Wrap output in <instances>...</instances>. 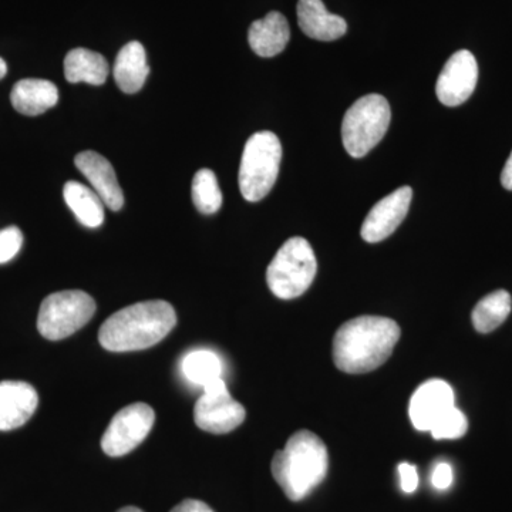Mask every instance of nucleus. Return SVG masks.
<instances>
[{
  "mask_svg": "<svg viewBox=\"0 0 512 512\" xmlns=\"http://www.w3.org/2000/svg\"><path fill=\"white\" fill-rule=\"evenodd\" d=\"M245 416L244 406L232 399L224 379L205 386L204 393L195 403V424L208 433H229L244 423Z\"/></svg>",
  "mask_w": 512,
  "mask_h": 512,
  "instance_id": "nucleus-9",
  "label": "nucleus"
},
{
  "mask_svg": "<svg viewBox=\"0 0 512 512\" xmlns=\"http://www.w3.org/2000/svg\"><path fill=\"white\" fill-rule=\"evenodd\" d=\"M96 312V302L83 291L52 293L42 302L37 330L47 340L69 338L82 329Z\"/></svg>",
  "mask_w": 512,
  "mask_h": 512,
  "instance_id": "nucleus-7",
  "label": "nucleus"
},
{
  "mask_svg": "<svg viewBox=\"0 0 512 512\" xmlns=\"http://www.w3.org/2000/svg\"><path fill=\"white\" fill-rule=\"evenodd\" d=\"M6 73H8V64L0 57V80L6 76Z\"/></svg>",
  "mask_w": 512,
  "mask_h": 512,
  "instance_id": "nucleus-30",
  "label": "nucleus"
},
{
  "mask_svg": "<svg viewBox=\"0 0 512 512\" xmlns=\"http://www.w3.org/2000/svg\"><path fill=\"white\" fill-rule=\"evenodd\" d=\"M392 110L380 94H367L353 103L342 121L343 146L353 158L365 157L389 130Z\"/></svg>",
  "mask_w": 512,
  "mask_h": 512,
  "instance_id": "nucleus-6",
  "label": "nucleus"
},
{
  "mask_svg": "<svg viewBox=\"0 0 512 512\" xmlns=\"http://www.w3.org/2000/svg\"><path fill=\"white\" fill-rule=\"evenodd\" d=\"M67 207L76 215L77 221L87 228L100 227L104 222V202L96 191L79 181H67L63 188Z\"/></svg>",
  "mask_w": 512,
  "mask_h": 512,
  "instance_id": "nucleus-20",
  "label": "nucleus"
},
{
  "mask_svg": "<svg viewBox=\"0 0 512 512\" xmlns=\"http://www.w3.org/2000/svg\"><path fill=\"white\" fill-rule=\"evenodd\" d=\"M453 481L454 473L450 464L446 463V461H440V463L434 466L433 473H431V485H433L436 490H448L451 484H453Z\"/></svg>",
  "mask_w": 512,
  "mask_h": 512,
  "instance_id": "nucleus-26",
  "label": "nucleus"
},
{
  "mask_svg": "<svg viewBox=\"0 0 512 512\" xmlns=\"http://www.w3.org/2000/svg\"><path fill=\"white\" fill-rule=\"evenodd\" d=\"M110 66L104 56L93 50H70L64 59V76L69 83H89L92 86H101L109 77Z\"/></svg>",
  "mask_w": 512,
  "mask_h": 512,
  "instance_id": "nucleus-19",
  "label": "nucleus"
},
{
  "mask_svg": "<svg viewBox=\"0 0 512 512\" xmlns=\"http://www.w3.org/2000/svg\"><path fill=\"white\" fill-rule=\"evenodd\" d=\"M282 146L272 131L249 137L239 165V190L249 202H258L271 192L278 180Z\"/></svg>",
  "mask_w": 512,
  "mask_h": 512,
  "instance_id": "nucleus-4",
  "label": "nucleus"
},
{
  "mask_svg": "<svg viewBox=\"0 0 512 512\" xmlns=\"http://www.w3.org/2000/svg\"><path fill=\"white\" fill-rule=\"evenodd\" d=\"M154 421L156 413L146 403L124 407L111 419L101 439V448L110 457L126 456L147 439Z\"/></svg>",
  "mask_w": 512,
  "mask_h": 512,
  "instance_id": "nucleus-8",
  "label": "nucleus"
},
{
  "mask_svg": "<svg viewBox=\"0 0 512 512\" xmlns=\"http://www.w3.org/2000/svg\"><path fill=\"white\" fill-rule=\"evenodd\" d=\"M177 325V313L165 301L127 306L101 325L100 345L110 352H134L161 342Z\"/></svg>",
  "mask_w": 512,
  "mask_h": 512,
  "instance_id": "nucleus-2",
  "label": "nucleus"
},
{
  "mask_svg": "<svg viewBox=\"0 0 512 512\" xmlns=\"http://www.w3.org/2000/svg\"><path fill=\"white\" fill-rule=\"evenodd\" d=\"M77 170L89 180L93 190L111 211H120L124 205V194L121 190L116 171L110 161L96 151H83L74 158Z\"/></svg>",
  "mask_w": 512,
  "mask_h": 512,
  "instance_id": "nucleus-13",
  "label": "nucleus"
},
{
  "mask_svg": "<svg viewBox=\"0 0 512 512\" xmlns=\"http://www.w3.org/2000/svg\"><path fill=\"white\" fill-rule=\"evenodd\" d=\"M171 512H214L207 504L198 500H185L183 503L175 505Z\"/></svg>",
  "mask_w": 512,
  "mask_h": 512,
  "instance_id": "nucleus-28",
  "label": "nucleus"
},
{
  "mask_svg": "<svg viewBox=\"0 0 512 512\" xmlns=\"http://www.w3.org/2000/svg\"><path fill=\"white\" fill-rule=\"evenodd\" d=\"M23 245V234L18 227H8L0 231V265L12 261Z\"/></svg>",
  "mask_w": 512,
  "mask_h": 512,
  "instance_id": "nucleus-25",
  "label": "nucleus"
},
{
  "mask_svg": "<svg viewBox=\"0 0 512 512\" xmlns=\"http://www.w3.org/2000/svg\"><path fill=\"white\" fill-rule=\"evenodd\" d=\"M12 106L25 116H40L52 109L59 101L56 84L43 79L20 80L10 93Z\"/></svg>",
  "mask_w": 512,
  "mask_h": 512,
  "instance_id": "nucleus-17",
  "label": "nucleus"
},
{
  "mask_svg": "<svg viewBox=\"0 0 512 512\" xmlns=\"http://www.w3.org/2000/svg\"><path fill=\"white\" fill-rule=\"evenodd\" d=\"M328 468V448L309 430L293 434L271 464L272 476L292 501L308 497L325 480Z\"/></svg>",
  "mask_w": 512,
  "mask_h": 512,
  "instance_id": "nucleus-3",
  "label": "nucleus"
},
{
  "mask_svg": "<svg viewBox=\"0 0 512 512\" xmlns=\"http://www.w3.org/2000/svg\"><path fill=\"white\" fill-rule=\"evenodd\" d=\"M113 74L121 92L134 94L143 89L150 67L146 49L140 42H130L121 47L114 62Z\"/></svg>",
  "mask_w": 512,
  "mask_h": 512,
  "instance_id": "nucleus-18",
  "label": "nucleus"
},
{
  "mask_svg": "<svg viewBox=\"0 0 512 512\" xmlns=\"http://www.w3.org/2000/svg\"><path fill=\"white\" fill-rule=\"evenodd\" d=\"M501 184L505 190L512 191V153L504 165L503 174H501Z\"/></svg>",
  "mask_w": 512,
  "mask_h": 512,
  "instance_id": "nucleus-29",
  "label": "nucleus"
},
{
  "mask_svg": "<svg viewBox=\"0 0 512 512\" xmlns=\"http://www.w3.org/2000/svg\"><path fill=\"white\" fill-rule=\"evenodd\" d=\"M511 295L507 291H497L485 296L474 308L473 325L477 332L490 333L503 325L511 313Z\"/></svg>",
  "mask_w": 512,
  "mask_h": 512,
  "instance_id": "nucleus-21",
  "label": "nucleus"
},
{
  "mask_svg": "<svg viewBox=\"0 0 512 512\" xmlns=\"http://www.w3.org/2000/svg\"><path fill=\"white\" fill-rule=\"evenodd\" d=\"M192 201L201 214L212 215L220 211L222 192L217 175L210 168H201L194 175L191 187Z\"/></svg>",
  "mask_w": 512,
  "mask_h": 512,
  "instance_id": "nucleus-23",
  "label": "nucleus"
},
{
  "mask_svg": "<svg viewBox=\"0 0 512 512\" xmlns=\"http://www.w3.org/2000/svg\"><path fill=\"white\" fill-rule=\"evenodd\" d=\"M468 430L466 414L457 407L448 410L446 414L430 430L431 436L436 440H456L463 437Z\"/></svg>",
  "mask_w": 512,
  "mask_h": 512,
  "instance_id": "nucleus-24",
  "label": "nucleus"
},
{
  "mask_svg": "<svg viewBox=\"0 0 512 512\" xmlns=\"http://www.w3.org/2000/svg\"><path fill=\"white\" fill-rule=\"evenodd\" d=\"M400 476V487L406 494H412L419 487V473L413 464L402 463L397 467Z\"/></svg>",
  "mask_w": 512,
  "mask_h": 512,
  "instance_id": "nucleus-27",
  "label": "nucleus"
},
{
  "mask_svg": "<svg viewBox=\"0 0 512 512\" xmlns=\"http://www.w3.org/2000/svg\"><path fill=\"white\" fill-rule=\"evenodd\" d=\"M477 80L476 57L468 50H458L444 64L439 79H437L436 94L440 103L448 107L466 103L476 90Z\"/></svg>",
  "mask_w": 512,
  "mask_h": 512,
  "instance_id": "nucleus-10",
  "label": "nucleus"
},
{
  "mask_svg": "<svg viewBox=\"0 0 512 512\" xmlns=\"http://www.w3.org/2000/svg\"><path fill=\"white\" fill-rule=\"evenodd\" d=\"M299 28L306 36L320 42H333L346 35V20L326 10L322 0H299Z\"/></svg>",
  "mask_w": 512,
  "mask_h": 512,
  "instance_id": "nucleus-15",
  "label": "nucleus"
},
{
  "mask_svg": "<svg viewBox=\"0 0 512 512\" xmlns=\"http://www.w3.org/2000/svg\"><path fill=\"white\" fill-rule=\"evenodd\" d=\"M413 190L407 185L376 202L362 225V238L369 244L384 241L399 228L412 202Z\"/></svg>",
  "mask_w": 512,
  "mask_h": 512,
  "instance_id": "nucleus-11",
  "label": "nucleus"
},
{
  "mask_svg": "<svg viewBox=\"0 0 512 512\" xmlns=\"http://www.w3.org/2000/svg\"><path fill=\"white\" fill-rule=\"evenodd\" d=\"M318 271L312 245L302 237L289 238L276 252L266 271V282L276 298H299L309 288Z\"/></svg>",
  "mask_w": 512,
  "mask_h": 512,
  "instance_id": "nucleus-5",
  "label": "nucleus"
},
{
  "mask_svg": "<svg viewBox=\"0 0 512 512\" xmlns=\"http://www.w3.org/2000/svg\"><path fill=\"white\" fill-rule=\"evenodd\" d=\"M399 325L382 316H359L343 323L333 338V360L342 372L362 375L392 356L399 342Z\"/></svg>",
  "mask_w": 512,
  "mask_h": 512,
  "instance_id": "nucleus-1",
  "label": "nucleus"
},
{
  "mask_svg": "<svg viewBox=\"0 0 512 512\" xmlns=\"http://www.w3.org/2000/svg\"><path fill=\"white\" fill-rule=\"evenodd\" d=\"M117 512H144V511H141L140 508H137V507H124V508H121V510H119Z\"/></svg>",
  "mask_w": 512,
  "mask_h": 512,
  "instance_id": "nucleus-31",
  "label": "nucleus"
},
{
  "mask_svg": "<svg viewBox=\"0 0 512 512\" xmlns=\"http://www.w3.org/2000/svg\"><path fill=\"white\" fill-rule=\"evenodd\" d=\"M291 39L288 20L279 12H271L264 19L255 20L248 30V42L256 55L274 57L284 52Z\"/></svg>",
  "mask_w": 512,
  "mask_h": 512,
  "instance_id": "nucleus-16",
  "label": "nucleus"
},
{
  "mask_svg": "<svg viewBox=\"0 0 512 512\" xmlns=\"http://www.w3.org/2000/svg\"><path fill=\"white\" fill-rule=\"evenodd\" d=\"M456 407L453 387L441 379L420 384L409 404V416L414 429L430 431L448 412Z\"/></svg>",
  "mask_w": 512,
  "mask_h": 512,
  "instance_id": "nucleus-12",
  "label": "nucleus"
},
{
  "mask_svg": "<svg viewBox=\"0 0 512 512\" xmlns=\"http://www.w3.org/2000/svg\"><path fill=\"white\" fill-rule=\"evenodd\" d=\"M181 370L188 382L204 389L215 380L222 379V362L220 356L211 350H194L184 356Z\"/></svg>",
  "mask_w": 512,
  "mask_h": 512,
  "instance_id": "nucleus-22",
  "label": "nucleus"
},
{
  "mask_svg": "<svg viewBox=\"0 0 512 512\" xmlns=\"http://www.w3.org/2000/svg\"><path fill=\"white\" fill-rule=\"evenodd\" d=\"M39 396L32 384L0 382V431L19 429L35 414Z\"/></svg>",
  "mask_w": 512,
  "mask_h": 512,
  "instance_id": "nucleus-14",
  "label": "nucleus"
}]
</instances>
